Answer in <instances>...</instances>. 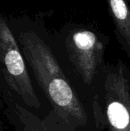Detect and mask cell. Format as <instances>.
Listing matches in <instances>:
<instances>
[{
    "mask_svg": "<svg viewBox=\"0 0 130 131\" xmlns=\"http://www.w3.org/2000/svg\"><path fill=\"white\" fill-rule=\"evenodd\" d=\"M0 70L1 81L23 106L30 110L41 108L27 62L7 18L3 14L0 15Z\"/></svg>",
    "mask_w": 130,
    "mask_h": 131,
    "instance_id": "4",
    "label": "cell"
},
{
    "mask_svg": "<svg viewBox=\"0 0 130 131\" xmlns=\"http://www.w3.org/2000/svg\"><path fill=\"white\" fill-rule=\"evenodd\" d=\"M129 72L121 60L102 68L90 99L96 131H130Z\"/></svg>",
    "mask_w": 130,
    "mask_h": 131,
    "instance_id": "2",
    "label": "cell"
},
{
    "mask_svg": "<svg viewBox=\"0 0 130 131\" xmlns=\"http://www.w3.org/2000/svg\"><path fill=\"white\" fill-rule=\"evenodd\" d=\"M129 76H130V72H129Z\"/></svg>",
    "mask_w": 130,
    "mask_h": 131,
    "instance_id": "9",
    "label": "cell"
},
{
    "mask_svg": "<svg viewBox=\"0 0 130 131\" xmlns=\"http://www.w3.org/2000/svg\"><path fill=\"white\" fill-rule=\"evenodd\" d=\"M114 33L122 50L130 58V5L128 0H104Z\"/></svg>",
    "mask_w": 130,
    "mask_h": 131,
    "instance_id": "6",
    "label": "cell"
},
{
    "mask_svg": "<svg viewBox=\"0 0 130 131\" xmlns=\"http://www.w3.org/2000/svg\"><path fill=\"white\" fill-rule=\"evenodd\" d=\"M1 131H5V127H4V122H1Z\"/></svg>",
    "mask_w": 130,
    "mask_h": 131,
    "instance_id": "7",
    "label": "cell"
},
{
    "mask_svg": "<svg viewBox=\"0 0 130 131\" xmlns=\"http://www.w3.org/2000/svg\"><path fill=\"white\" fill-rule=\"evenodd\" d=\"M109 38L92 28L76 25L63 39L65 52L77 78L86 89L89 103L96 79L104 63Z\"/></svg>",
    "mask_w": 130,
    "mask_h": 131,
    "instance_id": "3",
    "label": "cell"
},
{
    "mask_svg": "<svg viewBox=\"0 0 130 131\" xmlns=\"http://www.w3.org/2000/svg\"><path fill=\"white\" fill-rule=\"evenodd\" d=\"M0 97L2 113L14 131H72L53 110L40 118L23 106L1 80Z\"/></svg>",
    "mask_w": 130,
    "mask_h": 131,
    "instance_id": "5",
    "label": "cell"
},
{
    "mask_svg": "<svg viewBox=\"0 0 130 131\" xmlns=\"http://www.w3.org/2000/svg\"><path fill=\"white\" fill-rule=\"evenodd\" d=\"M16 38L51 110L72 131H96L90 105L65 74L48 44L32 30L19 31Z\"/></svg>",
    "mask_w": 130,
    "mask_h": 131,
    "instance_id": "1",
    "label": "cell"
},
{
    "mask_svg": "<svg viewBox=\"0 0 130 131\" xmlns=\"http://www.w3.org/2000/svg\"><path fill=\"white\" fill-rule=\"evenodd\" d=\"M128 1H129V3H130V0H128Z\"/></svg>",
    "mask_w": 130,
    "mask_h": 131,
    "instance_id": "8",
    "label": "cell"
}]
</instances>
